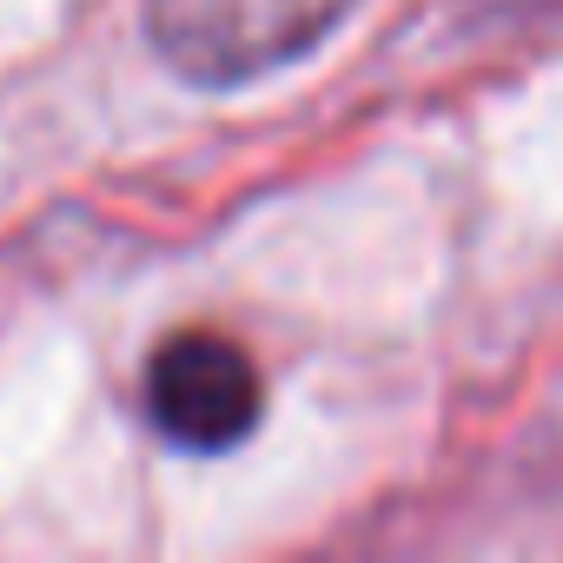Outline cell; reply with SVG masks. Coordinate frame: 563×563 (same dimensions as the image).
Segmentation results:
<instances>
[{
	"label": "cell",
	"instance_id": "cell-1",
	"mask_svg": "<svg viewBox=\"0 0 563 563\" xmlns=\"http://www.w3.org/2000/svg\"><path fill=\"white\" fill-rule=\"evenodd\" d=\"M352 0H146L159 60L192 87H245L312 54Z\"/></svg>",
	"mask_w": 563,
	"mask_h": 563
},
{
	"label": "cell",
	"instance_id": "cell-2",
	"mask_svg": "<svg viewBox=\"0 0 563 563\" xmlns=\"http://www.w3.org/2000/svg\"><path fill=\"white\" fill-rule=\"evenodd\" d=\"M146 411L179 451H232L258 431L265 385L239 339L225 332H173L146 365Z\"/></svg>",
	"mask_w": 563,
	"mask_h": 563
}]
</instances>
